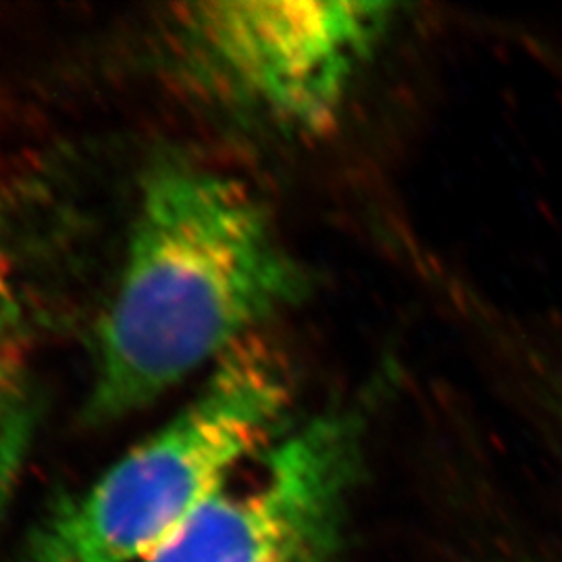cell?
<instances>
[{"label": "cell", "mask_w": 562, "mask_h": 562, "mask_svg": "<svg viewBox=\"0 0 562 562\" xmlns=\"http://www.w3.org/2000/svg\"><path fill=\"white\" fill-rule=\"evenodd\" d=\"M304 285L240 181L190 162L155 167L97 331L90 417H123L215 367Z\"/></svg>", "instance_id": "cell-1"}, {"label": "cell", "mask_w": 562, "mask_h": 562, "mask_svg": "<svg viewBox=\"0 0 562 562\" xmlns=\"http://www.w3.org/2000/svg\"><path fill=\"white\" fill-rule=\"evenodd\" d=\"M288 404L278 361L257 341H244L171 422L42 521L25 562L148 559L273 442Z\"/></svg>", "instance_id": "cell-2"}, {"label": "cell", "mask_w": 562, "mask_h": 562, "mask_svg": "<svg viewBox=\"0 0 562 562\" xmlns=\"http://www.w3.org/2000/svg\"><path fill=\"white\" fill-rule=\"evenodd\" d=\"M390 378L273 440L250 480L236 475L142 562H331L361 467L371 406Z\"/></svg>", "instance_id": "cell-3"}, {"label": "cell", "mask_w": 562, "mask_h": 562, "mask_svg": "<svg viewBox=\"0 0 562 562\" xmlns=\"http://www.w3.org/2000/svg\"><path fill=\"white\" fill-rule=\"evenodd\" d=\"M401 7L392 2H194L176 23L232 92L301 132L334 123Z\"/></svg>", "instance_id": "cell-4"}, {"label": "cell", "mask_w": 562, "mask_h": 562, "mask_svg": "<svg viewBox=\"0 0 562 562\" xmlns=\"http://www.w3.org/2000/svg\"><path fill=\"white\" fill-rule=\"evenodd\" d=\"M25 434L20 396L7 380H0V503L20 467Z\"/></svg>", "instance_id": "cell-5"}, {"label": "cell", "mask_w": 562, "mask_h": 562, "mask_svg": "<svg viewBox=\"0 0 562 562\" xmlns=\"http://www.w3.org/2000/svg\"><path fill=\"white\" fill-rule=\"evenodd\" d=\"M21 319V304L11 265L0 246V334L11 331Z\"/></svg>", "instance_id": "cell-6"}, {"label": "cell", "mask_w": 562, "mask_h": 562, "mask_svg": "<svg viewBox=\"0 0 562 562\" xmlns=\"http://www.w3.org/2000/svg\"><path fill=\"white\" fill-rule=\"evenodd\" d=\"M557 415H559V422L562 425V385H559V390H557Z\"/></svg>", "instance_id": "cell-7"}]
</instances>
